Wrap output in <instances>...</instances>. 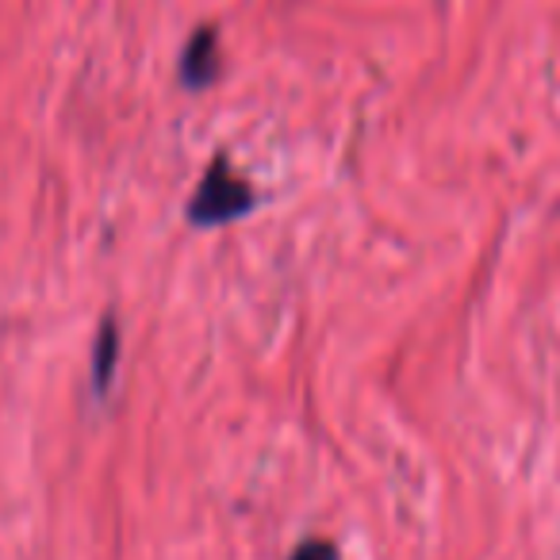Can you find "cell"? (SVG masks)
<instances>
[{
  "label": "cell",
  "instance_id": "6da1fadb",
  "mask_svg": "<svg viewBox=\"0 0 560 560\" xmlns=\"http://www.w3.org/2000/svg\"><path fill=\"white\" fill-rule=\"evenodd\" d=\"M257 203V192L231 170L226 158H215L203 173L200 188L188 200V223L192 226H223L242 219Z\"/></svg>",
  "mask_w": 560,
  "mask_h": 560
},
{
  "label": "cell",
  "instance_id": "7a4b0ae2",
  "mask_svg": "<svg viewBox=\"0 0 560 560\" xmlns=\"http://www.w3.org/2000/svg\"><path fill=\"white\" fill-rule=\"evenodd\" d=\"M219 73H223V62H219V32L215 27H200V32L185 43L180 81H185V89H208Z\"/></svg>",
  "mask_w": 560,
  "mask_h": 560
},
{
  "label": "cell",
  "instance_id": "3957f363",
  "mask_svg": "<svg viewBox=\"0 0 560 560\" xmlns=\"http://www.w3.org/2000/svg\"><path fill=\"white\" fill-rule=\"evenodd\" d=\"M116 358H119V330H116V319H104L101 323V335H96V346H93V388L96 396H104L116 376Z\"/></svg>",
  "mask_w": 560,
  "mask_h": 560
},
{
  "label": "cell",
  "instance_id": "277c9868",
  "mask_svg": "<svg viewBox=\"0 0 560 560\" xmlns=\"http://www.w3.org/2000/svg\"><path fill=\"white\" fill-rule=\"evenodd\" d=\"M292 560H338V549L330 541H304L292 552Z\"/></svg>",
  "mask_w": 560,
  "mask_h": 560
}]
</instances>
